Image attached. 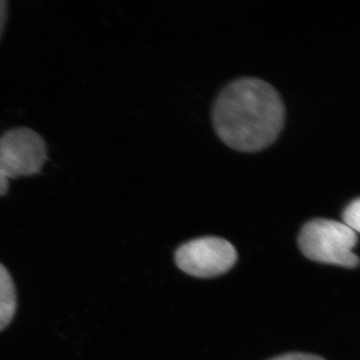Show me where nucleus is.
Masks as SVG:
<instances>
[{
  "instance_id": "nucleus-2",
  "label": "nucleus",
  "mask_w": 360,
  "mask_h": 360,
  "mask_svg": "<svg viewBox=\"0 0 360 360\" xmlns=\"http://www.w3.org/2000/svg\"><path fill=\"white\" fill-rule=\"evenodd\" d=\"M356 232L335 220H310L300 231L298 245L305 257L321 264L354 269L359 258L354 253Z\"/></svg>"
},
{
  "instance_id": "nucleus-5",
  "label": "nucleus",
  "mask_w": 360,
  "mask_h": 360,
  "mask_svg": "<svg viewBox=\"0 0 360 360\" xmlns=\"http://www.w3.org/2000/svg\"><path fill=\"white\" fill-rule=\"evenodd\" d=\"M16 309L15 288L11 274L0 264V331L13 321Z\"/></svg>"
},
{
  "instance_id": "nucleus-8",
  "label": "nucleus",
  "mask_w": 360,
  "mask_h": 360,
  "mask_svg": "<svg viewBox=\"0 0 360 360\" xmlns=\"http://www.w3.org/2000/svg\"><path fill=\"white\" fill-rule=\"evenodd\" d=\"M7 20V2L6 0H0V39L4 34V27Z\"/></svg>"
},
{
  "instance_id": "nucleus-6",
  "label": "nucleus",
  "mask_w": 360,
  "mask_h": 360,
  "mask_svg": "<svg viewBox=\"0 0 360 360\" xmlns=\"http://www.w3.org/2000/svg\"><path fill=\"white\" fill-rule=\"evenodd\" d=\"M343 224L355 232L360 231V200L352 201L345 208L342 214Z\"/></svg>"
},
{
  "instance_id": "nucleus-4",
  "label": "nucleus",
  "mask_w": 360,
  "mask_h": 360,
  "mask_svg": "<svg viewBox=\"0 0 360 360\" xmlns=\"http://www.w3.org/2000/svg\"><path fill=\"white\" fill-rule=\"evenodd\" d=\"M238 252L224 238L207 236L193 239L175 252V264L189 276L210 278L224 274L236 264Z\"/></svg>"
},
{
  "instance_id": "nucleus-3",
  "label": "nucleus",
  "mask_w": 360,
  "mask_h": 360,
  "mask_svg": "<svg viewBox=\"0 0 360 360\" xmlns=\"http://www.w3.org/2000/svg\"><path fill=\"white\" fill-rule=\"evenodd\" d=\"M46 160V143L34 130L18 127L0 139V169L8 180L39 174Z\"/></svg>"
},
{
  "instance_id": "nucleus-9",
  "label": "nucleus",
  "mask_w": 360,
  "mask_h": 360,
  "mask_svg": "<svg viewBox=\"0 0 360 360\" xmlns=\"http://www.w3.org/2000/svg\"><path fill=\"white\" fill-rule=\"evenodd\" d=\"M9 189V180L0 169V196L6 195Z\"/></svg>"
},
{
  "instance_id": "nucleus-7",
  "label": "nucleus",
  "mask_w": 360,
  "mask_h": 360,
  "mask_svg": "<svg viewBox=\"0 0 360 360\" xmlns=\"http://www.w3.org/2000/svg\"><path fill=\"white\" fill-rule=\"evenodd\" d=\"M270 360H326L319 355L307 354H288L274 357Z\"/></svg>"
},
{
  "instance_id": "nucleus-1",
  "label": "nucleus",
  "mask_w": 360,
  "mask_h": 360,
  "mask_svg": "<svg viewBox=\"0 0 360 360\" xmlns=\"http://www.w3.org/2000/svg\"><path fill=\"white\" fill-rule=\"evenodd\" d=\"M285 110L274 87L257 78L227 85L213 108V124L221 141L236 150H260L283 129Z\"/></svg>"
}]
</instances>
